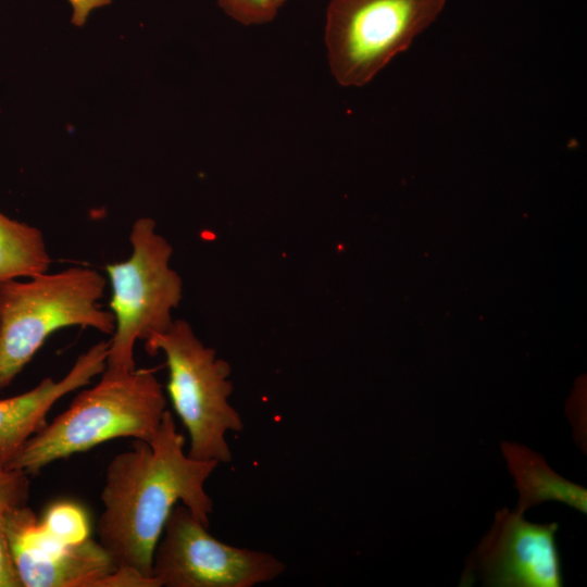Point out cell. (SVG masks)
<instances>
[{"instance_id": "obj_1", "label": "cell", "mask_w": 587, "mask_h": 587, "mask_svg": "<svg viewBox=\"0 0 587 587\" xmlns=\"http://www.w3.org/2000/svg\"><path fill=\"white\" fill-rule=\"evenodd\" d=\"M184 446L185 437L166 410L149 441L135 439L130 450L110 461L97 536L115 569L152 577L155 547L177 503L209 528L213 502L204 484L220 463L192 459Z\"/></svg>"}, {"instance_id": "obj_2", "label": "cell", "mask_w": 587, "mask_h": 587, "mask_svg": "<svg viewBox=\"0 0 587 587\" xmlns=\"http://www.w3.org/2000/svg\"><path fill=\"white\" fill-rule=\"evenodd\" d=\"M166 410L163 386L153 370H104L100 380L37 432L8 466L34 475L54 461L114 438L149 441Z\"/></svg>"}, {"instance_id": "obj_3", "label": "cell", "mask_w": 587, "mask_h": 587, "mask_svg": "<svg viewBox=\"0 0 587 587\" xmlns=\"http://www.w3.org/2000/svg\"><path fill=\"white\" fill-rule=\"evenodd\" d=\"M105 286L104 276L88 266L0 283V390L59 329L78 326L112 335L114 316L99 307Z\"/></svg>"}, {"instance_id": "obj_4", "label": "cell", "mask_w": 587, "mask_h": 587, "mask_svg": "<svg viewBox=\"0 0 587 587\" xmlns=\"http://www.w3.org/2000/svg\"><path fill=\"white\" fill-rule=\"evenodd\" d=\"M128 259L107 264L111 286L110 311L114 332L108 347L105 371L136 369L135 346L167 329L172 312L183 298V282L171 267L173 247L157 232L150 217H140L129 233Z\"/></svg>"}, {"instance_id": "obj_5", "label": "cell", "mask_w": 587, "mask_h": 587, "mask_svg": "<svg viewBox=\"0 0 587 587\" xmlns=\"http://www.w3.org/2000/svg\"><path fill=\"white\" fill-rule=\"evenodd\" d=\"M145 349L165 357L167 394L188 432V455L230 462L226 434L242 430L243 423L228 402L233 392L229 364L204 346L185 320H174L167 329L145 341Z\"/></svg>"}, {"instance_id": "obj_6", "label": "cell", "mask_w": 587, "mask_h": 587, "mask_svg": "<svg viewBox=\"0 0 587 587\" xmlns=\"http://www.w3.org/2000/svg\"><path fill=\"white\" fill-rule=\"evenodd\" d=\"M447 0H330L324 41L344 87L369 84L441 13Z\"/></svg>"}, {"instance_id": "obj_7", "label": "cell", "mask_w": 587, "mask_h": 587, "mask_svg": "<svg viewBox=\"0 0 587 587\" xmlns=\"http://www.w3.org/2000/svg\"><path fill=\"white\" fill-rule=\"evenodd\" d=\"M285 569L267 552L220 541L177 503L155 547L151 574L159 587H252L274 580Z\"/></svg>"}, {"instance_id": "obj_8", "label": "cell", "mask_w": 587, "mask_h": 587, "mask_svg": "<svg viewBox=\"0 0 587 587\" xmlns=\"http://www.w3.org/2000/svg\"><path fill=\"white\" fill-rule=\"evenodd\" d=\"M558 523H532L502 508L467 558L461 585L477 577L489 587H561V560L555 542Z\"/></svg>"}, {"instance_id": "obj_9", "label": "cell", "mask_w": 587, "mask_h": 587, "mask_svg": "<svg viewBox=\"0 0 587 587\" xmlns=\"http://www.w3.org/2000/svg\"><path fill=\"white\" fill-rule=\"evenodd\" d=\"M7 537L22 587H102L116 569L98 541L61 545L26 504L7 522Z\"/></svg>"}, {"instance_id": "obj_10", "label": "cell", "mask_w": 587, "mask_h": 587, "mask_svg": "<svg viewBox=\"0 0 587 587\" xmlns=\"http://www.w3.org/2000/svg\"><path fill=\"white\" fill-rule=\"evenodd\" d=\"M108 347L109 341L101 340L79 354L61 379L46 377L30 390L0 400V461L5 466L47 424V414L55 402L102 374Z\"/></svg>"}, {"instance_id": "obj_11", "label": "cell", "mask_w": 587, "mask_h": 587, "mask_svg": "<svg viewBox=\"0 0 587 587\" xmlns=\"http://www.w3.org/2000/svg\"><path fill=\"white\" fill-rule=\"evenodd\" d=\"M500 447L519 492L515 511L524 514L542 502L558 501L586 514L585 487L559 475L539 453L523 445L503 441Z\"/></svg>"}, {"instance_id": "obj_12", "label": "cell", "mask_w": 587, "mask_h": 587, "mask_svg": "<svg viewBox=\"0 0 587 587\" xmlns=\"http://www.w3.org/2000/svg\"><path fill=\"white\" fill-rule=\"evenodd\" d=\"M50 264L42 232L0 211V283L47 272Z\"/></svg>"}, {"instance_id": "obj_13", "label": "cell", "mask_w": 587, "mask_h": 587, "mask_svg": "<svg viewBox=\"0 0 587 587\" xmlns=\"http://www.w3.org/2000/svg\"><path fill=\"white\" fill-rule=\"evenodd\" d=\"M28 476L0 461V587H22L9 548L7 522L15 509L27 504Z\"/></svg>"}, {"instance_id": "obj_14", "label": "cell", "mask_w": 587, "mask_h": 587, "mask_svg": "<svg viewBox=\"0 0 587 587\" xmlns=\"http://www.w3.org/2000/svg\"><path fill=\"white\" fill-rule=\"evenodd\" d=\"M47 534L61 545H78L89 539L90 526L84 509L73 502L50 505L41 520Z\"/></svg>"}, {"instance_id": "obj_15", "label": "cell", "mask_w": 587, "mask_h": 587, "mask_svg": "<svg viewBox=\"0 0 587 587\" xmlns=\"http://www.w3.org/2000/svg\"><path fill=\"white\" fill-rule=\"evenodd\" d=\"M216 1L226 15L243 26H255L270 23L275 18L278 11L272 0Z\"/></svg>"}, {"instance_id": "obj_16", "label": "cell", "mask_w": 587, "mask_h": 587, "mask_svg": "<svg viewBox=\"0 0 587 587\" xmlns=\"http://www.w3.org/2000/svg\"><path fill=\"white\" fill-rule=\"evenodd\" d=\"M72 7V23L83 26L89 13L97 8L111 3L112 0H67Z\"/></svg>"}, {"instance_id": "obj_17", "label": "cell", "mask_w": 587, "mask_h": 587, "mask_svg": "<svg viewBox=\"0 0 587 587\" xmlns=\"http://www.w3.org/2000/svg\"><path fill=\"white\" fill-rule=\"evenodd\" d=\"M287 0H272V2L274 3V5L279 9L280 7L284 5V3L286 2Z\"/></svg>"}]
</instances>
